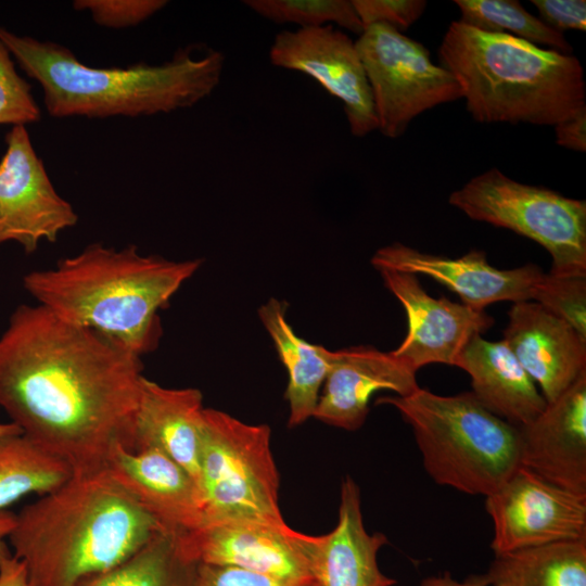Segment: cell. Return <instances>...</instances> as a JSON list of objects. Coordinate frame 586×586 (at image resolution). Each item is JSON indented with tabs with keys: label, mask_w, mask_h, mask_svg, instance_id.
<instances>
[{
	"label": "cell",
	"mask_w": 586,
	"mask_h": 586,
	"mask_svg": "<svg viewBox=\"0 0 586 586\" xmlns=\"http://www.w3.org/2000/svg\"><path fill=\"white\" fill-rule=\"evenodd\" d=\"M540 21L556 31L586 29V2L584 0H532Z\"/></svg>",
	"instance_id": "34"
},
{
	"label": "cell",
	"mask_w": 586,
	"mask_h": 586,
	"mask_svg": "<svg viewBox=\"0 0 586 586\" xmlns=\"http://www.w3.org/2000/svg\"><path fill=\"white\" fill-rule=\"evenodd\" d=\"M269 60L273 66L313 77L341 100L353 136L378 129L365 68L355 41L344 31L333 25L283 30L270 46Z\"/></svg>",
	"instance_id": "12"
},
{
	"label": "cell",
	"mask_w": 586,
	"mask_h": 586,
	"mask_svg": "<svg viewBox=\"0 0 586 586\" xmlns=\"http://www.w3.org/2000/svg\"><path fill=\"white\" fill-rule=\"evenodd\" d=\"M491 586H586V538L495 555Z\"/></svg>",
	"instance_id": "24"
},
{
	"label": "cell",
	"mask_w": 586,
	"mask_h": 586,
	"mask_svg": "<svg viewBox=\"0 0 586 586\" xmlns=\"http://www.w3.org/2000/svg\"><path fill=\"white\" fill-rule=\"evenodd\" d=\"M532 301L569 323L586 339V276L545 273Z\"/></svg>",
	"instance_id": "29"
},
{
	"label": "cell",
	"mask_w": 586,
	"mask_h": 586,
	"mask_svg": "<svg viewBox=\"0 0 586 586\" xmlns=\"http://www.w3.org/2000/svg\"><path fill=\"white\" fill-rule=\"evenodd\" d=\"M461 13L459 22L475 29L508 34L533 44H544L563 54H571L572 47L563 34L548 27L528 13L515 0H456Z\"/></svg>",
	"instance_id": "27"
},
{
	"label": "cell",
	"mask_w": 586,
	"mask_h": 586,
	"mask_svg": "<svg viewBox=\"0 0 586 586\" xmlns=\"http://www.w3.org/2000/svg\"><path fill=\"white\" fill-rule=\"evenodd\" d=\"M504 341L547 403L586 371V339L534 301L512 303Z\"/></svg>",
	"instance_id": "19"
},
{
	"label": "cell",
	"mask_w": 586,
	"mask_h": 586,
	"mask_svg": "<svg viewBox=\"0 0 586 586\" xmlns=\"http://www.w3.org/2000/svg\"><path fill=\"white\" fill-rule=\"evenodd\" d=\"M40 116L31 86L18 74L11 53L0 41V125L26 126Z\"/></svg>",
	"instance_id": "30"
},
{
	"label": "cell",
	"mask_w": 586,
	"mask_h": 586,
	"mask_svg": "<svg viewBox=\"0 0 586 586\" xmlns=\"http://www.w3.org/2000/svg\"><path fill=\"white\" fill-rule=\"evenodd\" d=\"M352 4L364 30L375 24L405 30L420 18L426 8L423 0H353Z\"/></svg>",
	"instance_id": "32"
},
{
	"label": "cell",
	"mask_w": 586,
	"mask_h": 586,
	"mask_svg": "<svg viewBox=\"0 0 586 586\" xmlns=\"http://www.w3.org/2000/svg\"><path fill=\"white\" fill-rule=\"evenodd\" d=\"M375 404L394 407L410 425L423 468L438 485L486 497L521 466L519 429L472 392L445 396L419 387Z\"/></svg>",
	"instance_id": "6"
},
{
	"label": "cell",
	"mask_w": 586,
	"mask_h": 586,
	"mask_svg": "<svg viewBox=\"0 0 586 586\" xmlns=\"http://www.w3.org/2000/svg\"><path fill=\"white\" fill-rule=\"evenodd\" d=\"M518 429L521 466L586 496V371L532 422Z\"/></svg>",
	"instance_id": "17"
},
{
	"label": "cell",
	"mask_w": 586,
	"mask_h": 586,
	"mask_svg": "<svg viewBox=\"0 0 586 586\" xmlns=\"http://www.w3.org/2000/svg\"><path fill=\"white\" fill-rule=\"evenodd\" d=\"M456 367L471 378L472 394L491 412L520 428L532 422L547 402L504 340L473 336Z\"/></svg>",
	"instance_id": "22"
},
{
	"label": "cell",
	"mask_w": 586,
	"mask_h": 586,
	"mask_svg": "<svg viewBox=\"0 0 586 586\" xmlns=\"http://www.w3.org/2000/svg\"><path fill=\"white\" fill-rule=\"evenodd\" d=\"M164 532L107 473H73L26 505L9 535L30 586H75L109 570Z\"/></svg>",
	"instance_id": "2"
},
{
	"label": "cell",
	"mask_w": 586,
	"mask_h": 586,
	"mask_svg": "<svg viewBox=\"0 0 586 586\" xmlns=\"http://www.w3.org/2000/svg\"><path fill=\"white\" fill-rule=\"evenodd\" d=\"M142 370L141 357L99 332L21 305L0 336V407L73 473L97 472L129 446Z\"/></svg>",
	"instance_id": "1"
},
{
	"label": "cell",
	"mask_w": 586,
	"mask_h": 586,
	"mask_svg": "<svg viewBox=\"0 0 586 586\" xmlns=\"http://www.w3.org/2000/svg\"><path fill=\"white\" fill-rule=\"evenodd\" d=\"M175 535L183 552L199 564L237 568L285 582L315 579L303 550L306 534L289 525L219 521Z\"/></svg>",
	"instance_id": "13"
},
{
	"label": "cell",
	"mask_w": 586,
	"mask_h": 586,
	"mask_svg": "<svg viewBox=\"0 0 586 586\" xmlns=\"http://www.w3.org/2000/svg\"><path fill=\"white\" fill-rule=\"evenodd\" d=\"M0 586H30L25 564L14 556L0 566Z\"/></svg>",
	"instance_id": "36"
},
{
	"label": "cell",
	"mask_w": 586,
	"mask_h": 586,
	"mask_svg": "<svg viewBox=\"0 0 586 586\" xmlns=\"http://www.w3.org/2000/svg\"><path fill=\"white\" fill-rule=\"evenodd\" d=\"M72 475L65 461L23 433L0 441V510L28 494H48Z\"/></svg>",
	"instance_id": "26"
},
{
	"label": "cell",
	"mask_w": 586,
	"mask_h": 586,
	"mask_svg": "<svg viewBox=\"0 0 586 586\" xmlns=\"http://www.w3.org/2000/svg\"><path fill=\"white\" fill-rule=\"evenodd\" d=\"M167 3L165 0H76L73 8L88 12L102 27L120 29L143 23Z\"/></svg>",
	"instance_id": "31"
},
{
	"label": "cell",
	"mask_w": 586,
	"mask_h": 586,
	"mask_svg": "<svg viewBox=\"0 0 586 586\" xmlns=\"http://www.w3.org/2000/svg\"><path fill=\"white\" fill-rule=\"evenodd\" d=\"M203 412L200 390L165 387L144 377L126 449L157 448L199 485Z\"/></svg>",
	"instance_id": "21"
},
{
	"label": "cell",
	"mask_w": 586,
	"mask_h": 586,
	"mask_svg": "<svg viewBox=\"0 0 586 586\" xmlns=\"http://www.w3.org/2000/svg\"><path fill=\"white\" fill-rule=\"evenodd\" d=\"M371 264L378 270L391 269L430 277L455 292L461 303L477 310L498 302L532 301L545 275L534 264L512 269L496 268L479 250L450 258L423 253L399 242L379 249L371 257Z\"/></svg>",
	"instance_id": "15"
},
{
	"label": "cell",
	"mask_w": 586,
	"mask_h": 586,
	"mask_svg": "<svg viewBox=\"0 0 586 586\" xmlns=\"http://www.w3.org/2000/svg\"><path fill=\"white\" fill-rule=\"evenodd\" d=\"M417 371L392 352L355 346L332 352L331 367L313 418L347 431L361 428L379 391L406 396L418 390Z\"/></svg>",
	"instance_id": "18"
},
{
	"label": "cell",
	"mask_w": 586,
	"mask_h": 586,
	"mask_svg": "<svg viewBox=\"0 0 586 586\" xmlns=\"http://www.w3.org/2000/svg\"><path fill=\"white\" fill-rule=\"evenodd\" d=\"M387 543L383 533L370 534L366 530L359 487L346 476L341 485L335 527L324 535L306 534L303 550L320 586H394L396 581L378 564V553Z\"/></svg>",
	"instance_id": "20"
},
{
	"label": "cell",
	"mask_w": 586,
	"mask_h": 586,
	"mask_svg": "<svg viewBox=\"0 0 586 586\" xmlns=\"http://www.w3.org/2000/svg\"><path fill=\"white\" fill-rule=\"evenodd\" d=\"M243 3L276 24L318 28L335 23L357 35L364 31L352 1L348 0H245Z\"/></svg>",
	"instance_id": "28"
},
{
	"label": "cell",
	"mask_w": 586,
	"mask_h": 586,
	"mask_svg": "<svg viewBox=\"0 0 586 586\" xmlns=\"http://www.w3.org/2000/svg\"><path fill=\"white\" fill-rule=\"evenodd\" d=\"M195 586H320L316 579L285 582L230 566L199 564Z\"/></svg>",
	"instance_id": "33"
},
{
	"label": "cell",
	"mask_w": 586,
	"mask_h": 586,
	"mask_svg": "<svg viewBox=\"0 0 586 586\" xmlns=\"http://www.w3.org/2000/svg\"><path fill=\"white\" fill-rule=\"evenodd\" d=\"M105 470L161 526L181 534L204 523L200 487L190 473L157 448L116 446Z\"/></svg>",
	"instance_id": "16"
},
{
	"label": "cell",
	"mask_w": 586,
	"mask_h": 586,
	"mask_svg": "<svg viewBox=\"0 0 586 586\" xmlns=\"http://www.w3.org/2000/svg\"><path fill=\"white\" fill-rule=\"evenodd\" d=\"M20 433H22V430L13 422L0 423V441Z\"/></svg>",
	"instance_id": "39"
},
{
	"label": "cell",
	"mask_w": 586,
	"mask_h": 586,
	"mask_svg": "<svg viewBox=\"0 0 586 586\" xmlns=\"http://www.w3.org/2000/svg\"><path fill=\"white\" fill-rule=\"evenodd\" d=\"M285 314V304L277 298H270L258 308V317L288 371L284 398L290 410L288 424L294 428L313 417L333 351L298 336Z\"/></svg>",
	"instance_id": "23"
},
{
	"label": "cell",
	"mask_w": 586,
	"mask_h": 586,
	"mask_svg": "<svg viewBox=\"0 0 586 586\" xmlns=\"http://www.w3.org/2000/svg\"><path fill=\"white\" fill-rule=\"evenodd\" d=\"M16 522V514L5 509L0 510V566L10 559L13 553L4 538L9 537Z\"/></svg>",
	"instance_id": "38"
},
{
	"label": "cell",
	"mask_w": 586,
	"mask_h": 586,
	"mask_svg": "<svg viewBox=\"0 0 586 586\" xmlns=\"http://www.w3.org/2000/svg\"><path fill=\"white\" fill-rule=\"evenodd\" d=\"M198 565L175 534L160 532L119 564L88 575L75 586H195Z\"/></svg>",
	"instance_id": "25"
},
{
	"label": "cell",
	"mask_w": 586,
	"mask_h": 586,
	"mask_svg": "<svg viewBox=\"0 0 586 586\" xmlns=\"http://www.w3.org/2000/svg\"><path fill=\"white\" fill-rule=\"evenodd\" d=\"M270 438L267 424L245 423L204 408L199 479L204 523L288 526L279 508V473Z\"/></svg>",
	"instance_id": "7"
},
{
	"label": "cell",
	"mask_w": 586,
	"mask_h": 586,
	"mask_svg": "<svg viewBox=\"0 0 586 586\" xmlns=\"http://www.w3.org/2000/svg\"><path fill=\"white\" fill-rule=\"evenodd\" d=\"M553 127L557 144L577 152L586 151V106Z\"/></svg>",
	"instance_id": "35"
},
{
	"label": "cell",
	"mask_w": 586,
	"mask_h": 586,
	"mask_svg": "<svg viewBox=\"0 0 586 586\" xmlns=\"http://www.w3.org/2000/svg\"><path fill=\"white\" fill-rule=\"evenodd\" d=\"M5 145L0 160V245L13 241L30 254L42 241L55 242L78 216L56 192L26 126L12 127Z\"/></svg>",
	"instance_id": "11"
},
{
	"label": "cell",
	"mask_w": 586,
	"mask_h": 586,
	"mask_svg": "<svg viewBox=\"0 0 586 586\" xmlns=\"http://www.w3.org/2000/svg\"><path fill=\"white\" fill-rule=\"evenodd\" d=\"M0 41L40 85L46 110L56 118L140 117L189 109L216 89L225 66L220 51L198 56L191 47L162 64L93 67L64 46L3 27Z\"/></svg>",
	"instance_id": "4"
},
{
	"label": "cell",
	"mask_w": 586,
	"mask_h": 586,
	"mask_svg": "<svg viewBox=\"0 0 586 586\" xmlns=\"http://www.w3.org/2000/svg\"><path fill=\"white\" fill-rule=\"evenodd\" d=\"M379 272L403 305L408 322L404 341L392 353L415 371L430 364L456 366L469 341L494 324L485 310L432 297L413 273L391 269Z\"/></svg>",
	"instance_id": "14"
},
{
	"label": "cell",
	"mask_w": 586,
	"mask_h": 586,
	"mask_svg": "<svg viewBox=\"0 0 586 586\" xmlns=\"http://www.w3.org/2000/svg\"><path fill=\"white\" fill-rule=\"evenodd\" d=\"M469 218L509 229L542 245L555 276H586V202L518 182L491 168L448 198Z\"/></svg>",
	"instance_id": "8"
},
{
	"label": "cell",
	"mask_w": 586,
	"mask_h": 586,
	"mask_svg": "<svg viewBox=\"0 0 586 586\" xmlns=\"http://www.w3.org/2000/svg\"><path fill=\"white\" fill-rule=\"evenodd\" d=\"M479 123L555 126L586 106L578 59L508 34L451 22L438 49Z\"/></svg>",
	"instance_id": "5"
},
{
	"label": "cell",
	"mask_w": 586,
	"mask_h": 586,
	"mask_svg": "<svg viewBox=\"0 0 586 586\" xmlns=\"http://www.w3.org/2000/svg\"><path fill=\"white\" fill-rule=\"evenodd\" d=\"M495 555L586 538V496L559 487L520 466L485 497Z\"/></svg>",
	"instance_id": "10"
},
{
	"label": "cell",
	"mask_w": 586,
	"mask_h": 586,
	"mask_svg": "<svg viewBox=\"0 0 586 586\" xmlns=\"http://www.w3.org/2000/svg\"><path fill=\"white\" fill-rule=\"evenodd\" d=\"M355 47L371 89L378 129L385 137H400L422 112L462 98L455 76L435 65L424 46L388 25L366 28Z\"/></svg>",
	"instance_id": "9"
},
{
	"label": "cell",
	"mask_w": 586,
	"mask_h": 586,
	"mask_svg": "<svg viewBox=\"0 0 586 586\" xmlns=\"http://www.w3.org/2000/svg\"><path fill=\"white\" fill-rule=\"evenodd\" d=\"M201 259L169 260L95 243L54 268L24 276L25 290L59 318L99 332L141 357L162 336L158 311L200 268Z\"/></svg>",
	"instance_id": "3"
},
{
	"label": "cell",
	"mask_w": 586,
	"mask_h": 586,
	"mask_svg": "<svg viewBox=\"0 0 586 586\" xmlns=\"http://www.w3.org/2000/svg\"><path fill=\"white\" fill-rule=\"evenodd\" d=\"M420 586H491L483 575L471 576L464 581L454 578L450 573L446 572L438 576H430L424 578Z\"/></svg>",
	"instance_id": "37"
}]
</instances>
